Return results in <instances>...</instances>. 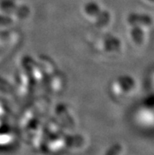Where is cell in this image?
Segmentation results:
<instances>
[{
  "label": "cell",
  "mask_w": 154,
  "mask_h": 155,
  "mask_svg": "<svg viewBox=\"0 0 154 155\" xmlns=\"http://www.w3.org/2000/svg\"><path fill=\"white\" fill-rule=\"evenodd\" d=\"M18 91L21 94H23V96H25L26 94H29L31 90V79L27 74V73H19L18 78Z\"/></svg>",
  "instance_id": "52a82bcc"
},
{
  "label": "cell",
  "mask_w": 154,
  "mask_h": 155,
  "mask_svg": "<svg viewBox=\"0 0 154 155\" xmlns=\"http://www.w3.org/2000/svg\"><path fill=\"white\" fill-rule=\"evenodd\" d=\"M148 1H149V2H150L151 3H152V2H153V0H148Z\"/></svg>",
  "instance_id": "30bf717a"
},
{
  "label": "cell",
  "mask_w": 154,
  "mask_h": 155,
  "mask_svg": "<svg viewBox=\"0 0 154 155\" xmlns=\"http://www.w3.org/2000/svg\"><path fill=\"white\" fill-rule=\"evenodd\" d=\"M130 38L133 43L140 45L146 40V31L149 29L139 26H130Z\"/></svg>",
  "instance_id": "ba28073f"
},
{
  "label": "cell",
  "mask_w": 154,
  "mask_h": 155,
  "mask_svg": "<svg viewBox=\"0 0 154 155\" xmlns=\"http://www.w3.org/2000/svg\"><path fill=\"white\" fill-rule=\"evenodd\" d=\"M135 90L136 81L131 76H121L117 77L111 83L109 87V91L112 96L118 99L131 96Z\"/></svg>",
  "instance_id": "7a4b0ae2"
},
{
  "label": "cell",
  "mask_w": 154,
  "mask_h": 155,
  "mask_svg": "<svg viewBox=\"0 0 154 155\" xmlns=\"http://www.w3.org/2000/svg\"><path fill=\"white\" fill-rule=\"evenodd\" d=\"M18 20L12 18L10 16L2 14L0 15V26H10L15 24Z\"/></svg>",
  "instance_id": "9c48e42d"
},
{
  "label": "cell",
  "mask_w": 154,
  "mask_h": 155,
  "mask_svg": "<svg viewBox=\"0 0 154 155\" xmlns=\"http://www.w3.org/2000/svg\"><path fill=\"white\" fill-rule=\"evenodd\" d=\"M95 48L108 54H116L122 51V43L119 38L111 35H102L96 41Z\"/></svg>",
  "instance_id": "3957f363"
},
{
  "label": "cell",
  "mask_w": 154,
  "mask_h": 155,
  "mask_svg": "<svg viewBox=\"0 0 154 155\" xmlns=\"http://www.w3.org/2000/svg\"><path fill=\"white\" fill-rule=\"evenodd\" d=\"M84 14L85 18L94 24L96 27H105L111 21L110 13L102 9V6L95 2H88L84 6Z\"/></svg>",
  "instance_id": "6da1fadb"
},
{
  "label": "cell",
  "mask_w": 154,
  "mask_h": 155,
  "mask_svg": "<svg viewBox=\"0 0 154 155\" xmlns=\"http://www.w3.org/2000/svg\"><path fill=\"white\" fill-rule=\"evenodd\" d=\"M0 9L2 10V14L10 16L18 21L25 18L28 14V9L26 6L15 4L13 2H2Z\"/></svg>",
  "instance_id": "277c9868"
},
{
  "label": "cell",
  "mask_w": 154,
  "mask_h": 155,
  "mask_svg": "<svg viewBox=\"0 0 154 155\" xmlns=\"http://www.w3.org/2000/svg\"><path fill=\"white\" fill-rule=\"evenodd\" d=\"M127 21L129 26H139L146 29H149L152 26V18L149 16L144 14H130Z\"/></svg>",
  "instance_id": "5b68a950"
},
{
  "label": "cell",
  "mask_w": 154,
  "mask_h": 155,
  "mask_svg": "<svg viewBox=\"0 0 154 155\" xmlns=\"http://www.w3.org/2000/svg\"><path fill=\"white\" fill-rule=\"evenodd\" d=\"M48 77L47 87L51 93L57 94L63 90L64 87V79L61 73H54L52 77Z\"/></svg>",
  "instance_id": "8992f818"
}]
</instances>
